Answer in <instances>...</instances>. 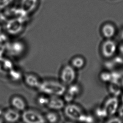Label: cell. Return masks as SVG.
<instances>
[{"instance_id": "cell-32", "label": "cell", "mask_w": 123, "mask_h": 123, "mask_svg": "<svg viewBox=\"0 0 123 123\" xmlns=\"http://www.w3.org/2000/svg\"><path fill=\"white\" fill-rule=\"evenodd\" d=\"M121 38L123 39V30L122 32H121Z\"/></svg>"}, {"instance_id": "cell-3", "label": "cell", "mask_w": 123, "mask_h": 123, "mask_svg": "<svg viewBox=\"0 0 123 123\" xmlns=\"http://www.w3.org/2000/svg\"><path fill=\"white\" fill-rule=\"evenodd\" d=\"M22 121L26 123H43L46 122L44 116L32 109H26L21 112Z\"/></svg>"}, {"instance_id": "cell-4", "label": "cell", "mask_w": 123, "mask_h": 123, "mask_svg": "<svg viewBox=\"0 0 123 123\" xmlns=\"http://www.w3.org/2000/svg\"><path fill=\"white\" fill-rule=\"evenodd\" d=\"M63 109L65 116L68 119L74 121L81 122L85 114L80 107L71 103L65 106Z\"/></svg>"}, {"instance_id": "cell-10", "label": "cell", "mask_w": 123, "mask_h": 123, "mask_svg": "<svg viewBox=\"0 0 123 123\" xmlns=\"http://www.w3.org/2000/svg\"><path fill=\"white\" fill-rule=\"evenodd\" d=\"M68 86V88H66V91L63 95V99L65 102L70 103L80 94L81 89L78 85L74 83Z\"/></svg>"}, {"instance_id": "cell-9", "label": "cell", "mask_w": 123, "mask_h": 123, "mask_svg": "<svg viewBox=\"0 0 123 123\" xmlns=\"http://www.w3.org/2000/svg\"><path fill=\"white\" fill-rule=\"evenodd\" d=\"M2 116L5 122L14 123L21 119V112L11 106L4 109Z\"/></svg>"}, {"instance_id": "cell-22", "label": "cell", "mask_w": 123, "mask_h": 123, "mask_svg": "<svg viewBox=\"0 0 123 123\" xmlns=\"http://www.w3.org/2000/svg\"><path fill=\"white\" fill-rule=\"evenodd\" d=\"M99 78L102 82L106 83H110L111 78V73L108 71L103 72L100 74Z\"/></svg>"}, {"instance_id": "cell-6", "label": "cell", "mask_w": 123, "mask_h": 123, "mask_svg": "<svg viewBox=\"0 0 123 123\" xmlns=\"http://www.w3.org/2000/svg\"><path fill=\"white\" fill-rule=\"evenodd\" d=\"M60 77L61 82L66 86L74 83L76 78L75 69L71 65H65L62 70Z\"/></svg>"}, {"instance_id": "cell-31", "label": "cell", "mask_w": 123, "mask_h": 123, "mask_svg": "<svg viewBox=\"0 0 123 123\" xmlns=\"http://www.w3.org/2000/svg\"><path fill=\"white\" fill-rule=\"evenodd\" d=\"M3 32V27L1 24H0V34Z\"/></svg>"}, {"instance_id": "cell-8", "label": "cell", "mask_w": 123, "mask_h": 123, "mask_svg": "<svg viewBox=\"0 0 123 123\" xmlns=\"http://www.w3.org/2000/svg\"><path fill=\"white\" fill-rule=\"evenodd\" d=\"M117 47L115 41L111 39H107L102 44L101 53L102 55L106 58H110L115 55Z\"/></svg>"}, {"instance_id": "cell-21", "label": "cell", "mask_w": 123, "mask_h": 123, "mask_svg": "<svg viewBox=\"0 0 123 123\" xmlns=\"http://www.w3.org/2000/svg\"><path fill=\"white\" fill-rule=\"evenodd\" d=\"M49 98V96L41 93V95L38 97L37 98V102L40 106L47 107Z\"/></svg>"}, {"instance_id": "cell-13", "label": "cell", "mask_w": 123, "mask_h": 123, "mask_svg": "<svg viewBox=\"0 0 123 123\" xmlns=\"http://www.w3.org/2000/svg\"><path fill=\"white\" fill-rule=\"evenodd\" d=\"M23 79L25 84L27 86L37 89L42 82L38 76L32 73H28L24 75Z\"/></svg>"}, {"instance_id": "cell-12", "label": "cell", "mask_w": 123, "mask_h": 123, "mask_svg": "<svg viewBox=\"0 0 123 123\" xmlns=\"http://www.w3.org/2000/svg\"><path fill=\"white\" fill-rule=\"evenodd\" d=\"M65 101L60 96H49L47 108L52 111H58L65 107Z\"/></svg>"}, {"instance_id": "cell-1", "label": "cell", "mask_w": 123, "mask_h": 123, "mask_svg": "<svg viewBox=\"0 0 123 123\" xmlns=\"http://www.w3.org/2000/svg\"><path fill=\"white\" fill-rule=\"evenodd\" d=\"M66 86L62 82L52 80L42 81L37 89L41 93L49 96H63L66 90Z\"/></svg>"}, {"instance_id": "cell-5", "label": "cell", "mask_w": 123, "mask_h": 123, "mask_svg": "<svg viewBox=\"0 0 123 123\" xmlns=\"http://www.w3.org/2000/svg\"><path fill=\"white\" fill-rule=\"evenodd\" d=\"M25 23L19 19L14 18L8 20L5 29L9 35L16 36L20 34L24 28Z\"/></svg>"}, {"instance_id": "cell-14", "label": "cell", "mask_w": 123, "mask_h": 123, "mask_svg": "<svg viewBox=\"0 0 123 123\" xmlns=\"http://www.w3.org/2000/svg\"><path fill=\"white\" fill-rule=\"evenodd\" d=\"M38 4V0H21L20 7L29 14L37 8Z\"/></svg>"}, {"instance_id": "cell-2", "label": "cell", "mask_w": 123, "mask_h": 123, "mask_svg": "<svg viewBox=\"0 0 123 123\" xmlns=\"http://www.w3.org/2000/svg\"><path fill=\"white\" fill-rule=\"evenodd\" d=\"M25 44L21 40L9 41L6 45V53L13 58L21 57L25 53Z\"/></svg>"}, {"instance_id": "cell-11", "label": "cell", "mask_w": 123, "mask_h": 123, "mask_svg": "<svg viewBox=\"0 0 123 123\" xmlns=\"http://www.w3.org/2000/svg\"><path fill=\"white\" fill-rule=\"evenodd\" d=\"M10 106L16 110L22 112L27 109V103L25 98L21 96L15 94L10 98Z\"/></svg>"}, {"instance_id": "cell-29", "label": "cell", "mask_w": 123, "mask_h": 123, "mask_svg": "<svg viewBox=\"0 0 123 123\" xmlns=\"http://www.w3.org/2000/svg\"><path fill=\"white\" fill-rule=\"evenodd\" d=\"M4 109H2L0 107V116H2Z\"/></svg>"}, {"instance_id": "cell-26", "label": "cell", "mask_w": 123, "mask_h": 123, "mask_svg": "<svg viewBox=\"0 0 123 123\" xmlns=\"http://www.w3.org/2000/svg\"><path fill=\"white\" fill-rule=\"evenodd\" d=\"M123 122V120L121 119L119 117H111L110 119H109L107 121V122L108 123H122Z\"/></svg>"}, {"instance_id": "cell-28", "label": "cell", "mask_w": 123, "mask_h": 123, "mask_svg": "<svg viewBox=\"0 0 123 123\" xmlns=\"http://www.w3.org/2000/svg\"><path fill=\"white\" fill-rule=\"evenodd\" d=\"M119 50L121 55L123 56V41L121 43L120 46H119Z\"/></svg>"}, {"instance_id": "cell-25", "label": "cell", "mask_w": 123, "mask_h": 123, "mask_svg": "<svg viewBox=\"0 0 123 123\" xmlns=\"http://www.w3.org/2000/svg\"><path fill=\"white\" fill-rule=\"evenodd\" d=\"M8 34H6L3 32L0 34V44L7 45L8 43Z\"/></svg>"}, {"instance_id": "cell-23", "label": "cell", "mask_w": 123, "mask_h": 123, "mask_svg": "<svg viewBox=\"0 0 123 123\" xmlns=\"http://www.w3.org/2000/svg\"><path fill=\"white\" fill-rule=\"evenodd\" d=\"M95 114L100 119H105L108 117L103 106L97 108L95 111Z\"/></svg>"}, {"instance_id": "cell-20", "label": "cell", "mask_w": 123, "mask_h": 123, "mask_svg": "<svg viewBox=\"0 0 123 123\" xmlns=\"http://www.w3.org/2000/svg\"><path fill=\"white\" fill-rule=\"evenodd\" d=\"M44 117L46 122L49 123H56L59 119L58 115L53 111L47 113Z\"/></svg>"}, {"instance_id": "cell-19", "label": "cell", "mask_w": 123, "mask_h": 123, "mask_svg": "<svg viewBox=\"0 0 123 123\" xmlns=\"http://www.w3.org/2000/svg\"><path fill=\"white\" fill-rule=\"evenodd\" d=\"M109 90L112 96L117 97L121 92V85L119 83H111L109 86Z\"/></svg>"}, {"instance_id": "cell-18", "label": "cell", "mask_w": 123, "mask_h": 123, "mask_svg": "<svg viewBox=\"0 0 123 123\" xmlns=\"http://www.w3.org/2000/svg\"><path fill=\"white\" fill-rule=\"evenodd\" d=\"M85 64V59L80 56H77L73 59L71 65L75 69H79L83 68Z\"/></svg>"}, {"instance_id": "cell-16", "label": "cell", "mask_w": 123, "mask_h": 123, "mask_svg": "<svg viewBox=\"0 0 123 123\" xmlns=\"http://www.w3.org/2000/svg\"><path fill=\"white\" fill-rule=\"evenodd\" d=\"M10 79L14 82H18L23 78L24 75L21 70L14 66L7 73Z\"/></svg>"}, {"instance_id": "cell-17", "label": "cell", "mask_w": 123, "mask_h": 123, "mask_svg": "<svg viewBox=\"0 0 123 123\" xmlns=\"http://www.w3.org/2000/svg\"><path fill=\"white\" fill-rule=\"evenodd\" d=\"M14 67L12 61L9 59L3 57H0V70L8 73V72Z\"/></svg>"}, {"instance_id": "cell-30", "label": "cell", "mask_w": 123, "mask_h": 123, "mask_svg": "<svg viewBox=\"0 0 123 123\" xmlns=\"http://www.w3.org/2000/svg\"><path fill=\"white\" fill-rule=\"evenodd\" d=\"M5 121L3 118L2 116H0V123H4Z\"/></svg>"}, {"instance_id": "cell-15", "label": "cell", "mask_w": 123, "mask_h": 123, "mask_svg": "<svg viewBox=\"0 0 123 123\" xmlns=\"http://www.w3.org/2000/svg\"><path fill=\"white\" fill-rule=\"evenodd\" d=\"M101 34L106 39H111L115 33L116 29L115 26L111 23H106L101 27Z\"/></svg>"}, {"instance_id": "cell-24", "label": "cell", "mask_w": 123, "mask_h": 123, "mask_svg": "<svg viewBox=\"0 0 123 123\" xmlns=\"http://www.w3.org/2000/svg\"><path fill=\"white\" fill-rule=\"evenodd\" d=\"M14 0H0V10H3L11 6Z\"/></svg>"}, {"instance_id": "cell-7", "label": "cell", "mask_w": 123, "mask_h": 123, "mask_svg": "<svg viewBox=\"0 0 123 123\" xmlns=\"http://www.w3.org/2000/svg\"><path fill=\"white\" fill-rule=\"evenodd\" d=\"M103 107L108 117H111L117 112L119 107V100L117 97L112 96L105 101Z\"/></svg>"}, {"instance_id": "cell-27", "label": "cell", "mask_w": 123, "mask_h": 123, "mask_svg": "<svg viewBox=\"0 0 123 123\" xmlns=\"http://www.w3.org/2000/svg\"><path fill=\"white\" fill-rule=\"evenodd\" d=\"M117 113L119 116V117H120L121 119L123 120V104L121 106H119Z\"/></svg>"}]
</instances>
